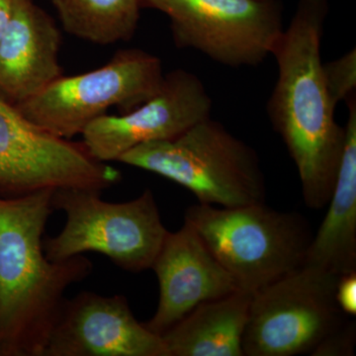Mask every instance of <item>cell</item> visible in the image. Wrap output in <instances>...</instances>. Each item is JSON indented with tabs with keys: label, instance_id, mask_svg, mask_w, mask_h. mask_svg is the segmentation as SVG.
<instances>
[{
	"label": "cell",
	"instance_id": "6",
	"mask_svg": "<svg viewBox=\"0 0 356 356\" xmlns=\"http://www.w3.org/2000/svg\"><path fill=\"white\" fill-rule=\"evenodd\" d=\"M165 76L161 58L140 49H126L99 69L58 77L15 107L46 132L70 140L111 107L128 113L147 102L159 92Z\"/></svg>",
	"mask_w": 356,
	"mask_h": 356
},
{
	"label": "cell",
	"instance_id": "17",
	"mask_svg": "<svg viewBox=\"0 0 356 356\" xmlns=\"http://www.w3.org/2000/svg\"><path fill=\"white\" fill-rule=\"evenodd\" d=\"M325 86L332 102L337 106L355 92L356 50L351 49L346 55L323 64Z\"/></svg>",
	"mask_w": 356,
	"mask_h": 356
},
{
	"label": "cell",
	"instance_id": "13",
	"mask_svg": "<svg viewBox=\"0 0 356 356\" xmlns=\"http://www.w3.org/2000/svg\"><path fill=\"white\" fill-rule=\"evenodd\" d=\"M60 43L55 21L33 0H17L0 40V97L16 106L62 76Z\"/></svg>",
	"mask_w": 356,
	"mask_h": 356
},
{
	"label": "cell",
	"instance_id": "19",
	"mask_svg": "<svg viewBox=\"0 0 356 356\" xmlns=\"http://www.w3.org/2000/svg\"><path fill=\"white\" fill-rule=\"evenodd\" d=\"M336 299L337 305L346 315L356 314V271L339 276Z\"/></svg>",
	"mask_w": 356,
	"mask_h": 356
},
{
	"label": "cell",
	"instance_id": "1",
	"mask_svg": "<svg viewBox=\"0 0 356 356\" xmlns=\"http://www.w3.org/2000/svg\"><path fill=\"white\" fill-rule=\"evenodd\" d=\"M329 0H299L274 47L278 77L267 113L282 138L301 180L306 205L329 203L346 145L323 72L322 46Z\"/></svg>",
	"mask_w": 356,
	"mask_h": 356
},
{
	"label": "cell",
	"instance_id": "16",
	"mask_svg": "<svg viewBox=\"0 0 356 356\" xmlns=\"http://www.w3.org/2000/svg\"><path fill=\"white\" fill-rule=\"evenodd\" d=\"M64 29L77 38L111 44L133 38L142 0H51Z\"/></svg>",
	"mask_w": 356,
	"mask_h": 356
},
{
	"label": "cell",
	"instance_id": "10",
	"mask_svg": "<svg viewBox=\"0 0 356 356\" xmlns=\"http://www.w3.org/2000/svg\"><path fill=\"white\" fill-rule=\"evenodd\" d=\"M213 102L197 76L184 70L165 74L159 92L128 113L103 115L89 124L83 146L107 163L139 145L172 140L211 117Z\"/></svg>",
	"mask_w": 356,
	"mask_h": 356
},
{
	"label": "cell",
	"instance_id": "9",
	"mask_svg": "<svg viewBox=\"0 0 356 356\" xmlns=\"http://www.w3.org/2000/svg\"><path fill=\"white\" fill-rule=\"evenodd\" d=\"M120 179L118 170L96 161L83 143L46 132L0 97V197L67 187L103 191Z\"/></svg>",
	"mask_w": 356,
	"mask_h": 356
},
{
	"label": "cell",
	"instance_id": "3",
	"mask_svg": "<svg viewBox=\"0 0 356 356\" xmlns=\"http://www.w3.org/2000/svg\"><path fill=\"white\" fill-rule=\"evenodd\" d=\"M118 161L181 185L201 204L238 207L266 200L259 156L211 117L175 139L133 147Z\"/></svg>",
	"mask_w": 356,
	"mask_h": 356
},
{
	"label": "cell",
	"instance_id": "15",
	"mask_svg": "<svg viewBox=\"0 0 356 356\" xmlns=\"http://www.w3.org/2000/svg\"><path fill=\"white\" fill-rule=\"evenodd\" d=\"M252 293L238 289L204 302L161 336L170 356H245Z\"/></svg>",
	"mask_w": 356,
	"mask_h": 356
},
{
	"label": "cell",
	"instance_id": "20",
	"mask_svg": "<svg viewBox=\"0 0 356 356\" xmlns=\"http://www.w3.org/2000/svg\"><path fill=\"white\" fill-rule=\"evenodd\" d=\"M16 1L17 0H0V40L3 37L13 17Z\"/></svg>",
	"mask_w": 356,
	"mask_h": 356
},
{
	"label": "cell",
	"instance_id": "18",
	"mask_svg": "<svg viewBox=\"0 0 356 356\" xmlns=\"http://www.w3.org/2000/svg\"><path fill=\"white\" fill-rule=\"evenodd\" d=\"M355 322L344 323L325 337L312 351L314 356H351L355 355Z\"/></svg>",
	"mask_w": 356,
	"mask_h": 356
},
{
	"label": "cell",
	"instance_id": "5",
	"mask_svg": "<svg viewBox=\"0 0 356 356\" xmlns=\"http://www.w3.org/2000/svg\"><path fill=\"white\" fill-rule=\"evenodd\" d=\"M102 194L95 189H55L51 205L64 213L65 224L57 236L44 238V254L62 261L98 252L129 273L151 269L168 234L153 191L146 189L121 203L103 200Z\"/></svg>",
	"mask_w": 356,
	"mask_h": 356
},
{
	"label": "cell",
	"instance_id": "11",
	"mask_svg": "<svg viewBox=\"0 0 356 356\" xmlns=\"http://www.w3.org/2000/svg\"><path fill=\"white\" fill-rule=\"evenodd\" d=\"M44 356H170L163 337L134 316L124 295L65 298Z\"/></svg>",
	"mask_w": 356,
	"mask_h": 356
},
{
	"label": "cell",
	"instance_id": "4",
	"mask_svg": "<svg viewBox=\"0 0 356 356\" xmlns=\"http://www.w3.org/2000/svg\"><path fill=\"white\" fill-rule=\"evenodd\" d=\"M189 222L240 289L254 293L304 266L312 235L305 218L266 203L217 208L199 203Z\"/></svg>",
	"mask_w": 356,
	"mask_h": 356
},
{
	"label": "cell",
	"instance_id": "8",
	"mask_svg": "<svg viewBox=\"0 0 356 356\" xmlns=\"http://www.w3.org/2000/svg\"><path fill=\"white\" fill-rule=\"evenodd\" d=\"M165 14L173 42L229 67H257L284 30L281 0H142Z\"/></svg>",
	"mask_w": 356,
	"mask_h": 356
},
{
	"label": "cell",
	"instance_id": "2",
	"mask_svg": "<svg viewBox=\"0 0 356 356\" xmlns=\"http://www.w3.org/2000/svg\"><path fill=\"white\" fill-rule=\"evenodd\" d=\"M54 191L0 197V356H44L65 292L93 270L83 254L62 261L44 254Z\"/></svg>",
	"mask_w": 356,
	"mask_h": 356
},
{
	"label": "cell",
	"instance_id": "7",
	"mask_svg": "<svg viewBox=\"0 0 356 356\" xmlns=\"http://www.w3.org/2000/svg\"><path fill=\"white\" fill-rule=\"evenodd\" d=\"M339 276L303 266L252 293L245 356H294L315 350L346 323L336 299Z\"/></svg>",
	"mask_w": 356,
	"mask_h": 356
},
{
	"label": "cell",
	"instance_id": "14",
	"mask_svg": "<svg viewBox=\"0 0 356 356\" xmlns=\"http://www.w3.org/2000/svg\"><path fill=\"white\" fill-rule=\"evenodd\" d=\"M348 118L343 158L329 210L312 238L304 266L336 275L356 271V98L346 99Z\"/></svg>",
	"mask_w": 356,
	"mask_h": 356
},
{
	"label": "cell",
	"instance_id": "12",
	"mask_svg": "<svg viewBox=\"0 0 356 356\" xmlns=\"http://www.w3.org/2000/svg\"><path fill=\"white\" fill-rule=\"evenodd\" d=\"M151 269L158 277L159 299L154 317L144 325L161 337L195 307L240 289L186 221L177 232H168Z\"/></svg>",
	"mask_w": 356,
	"mask_h": 356
}]
</instances>
